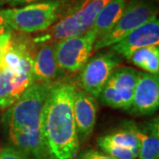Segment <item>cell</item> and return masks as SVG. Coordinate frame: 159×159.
Returning <instances> with one entry per match:
<instances>
[{
	"label": "cell",
	"mask_w": 159,
	"mask_h": 159,
	"mask_svg": "<svg viewBox=\"0 0 159 159\" xmlns=\"http://www.w3.org/2000/svg\"><path fill=\"white\" fill-rule=\"evenodd\" d=\"M75 87L52 84L41 119V133L49 159H74L80 148L74 117Z\"/></svg>",
	"instance_id": "1"
},
{
	"label": "cell",
	"mask_w": 159,
	"mask_h": 159,
	"mask_svg": "<svg viewBox=\"0 0 159 159\" xmlns=\"http://www.w3.org/2000/svg\"><path fill=\"white\" fill-rule=\"evenodd\" d=\"M157 6L148 0H130L118 22L106 33L97 37L93 51L111 47L125 36L157 16Z\"/></svg>",
	"instance_id": "5"
},
{
	"label": "cell",
	"mask_w": 159,
	"mask_h": 159,
	"mask_svg": "<svg viewBox=\"0 0 159 159\" xmlns=\"http://www.w3.org/2000/svg\"><path fill=\"white\" fill-rule=\"evenodd\" d=\"M77 159H116L111 157L102 151H98L96 149H89L83 151L77 157Z\"/></svg>",
	"instance_id": "20"
},
{
	"label": "cell",
	"mask_w": 159,
	"mask_h": 159,
	"mask_svg": "<svg viewBox=\"0 0 159 159\" xmlns=\"http://www.w3.org/2000/svg\"><path fill=\"white\" fill-rule=\"evenodd\" d=\"M135 134L140 143L139 159H158L159 157V124L158 119L149 122L137 124L127 122Z\"/></svg>",
	"instance_id": "13"
},
{
	"label": "cell",
	"mask_w": 159,
	"mask_h": 159,
	"mask_svg": "<svg viewBox=\"0 0 159 159\" xmlns=\"http://www.w3.org/2000/svg\"><path fill=\"white\" fill-rule=\"evenodd\" d=\"M6 3H8L10 6L16 7L19 6H26L32 3H35L39 0H5Z\"/></svg>",
	"instance_id": "22"
},
{
	"label": "cell",
	"mask_w": 159,
	"mask_h": 159,
	"mask_svg": "<svg viewBox=\"0 0 159 159\" xmlns=\"http://www.w3.org/2000/svg\"><path fill=\"white\" fill-rule=\"evenodd\" d=\"M97 146L116 159H137L140 151L139 140L128 123L112 133L99 137Z\"/></svg>",
	"instance_id": "9"
},
{
	"label": "cell",
	"mask_w": 159,
	"mask_h": 159,
	"mask_svg": "<svg viewBox=\"0 0 159 159\" xmlns=\"http://www.w3.org/2000/svg\"><path fill=\"white\" fill-rule=\"evenodd\" d=\"M129 61L146 73L158 74L159 45L148 46L137 50L131 55Z\"/></svg>",
	"instance_id": "18"
},
{
	"label": "cell",
	"mask_w": 159,
	"mask_h": 159,
	"mask_svg": "<svg viewBox=\"0 0 159 159\" xmlns=\"http://www.w3.org/2000/svg\"><path fill=\"white\" fill-rule=\"evenodd\" d=\"M159 45V20L157 16L133 30L123 39L111 46V51L129 60L131 55L144 47Z\"/></svg>",
	"instance_id": "11"
},
{
	"label": "cell",
	"mask_w": 159,
	"mask_h": 159,
	"mask_svg": "<svg viewBox=\"0 0 159 159\" xmlns=\"http://www.w3.org/2000/svg\"><path fill=\"white\" fill-rule=\"evenodd\" d=\"M111 0H91L80 10L55 23L33 39L34 43H51L78 36L90 30L98 13Z\"/></svg>",
	"instance_id": "4"
},
{
	"label": "cell",
	"mask_w": 159,
	"mask_h": 159,
	"mask_svg": "<svg viewBox=\"0 0 159 159\" xmlns=\"http://www.w3.org/2000/svg\"><path fill=\"white\" fill-rule=\"evenodd\" d=\"M97 109L98 105L95 97L82 89H75L74 117L80 142L85 141L94 130Z\"/></svg>",
	"instance_id": "12"
},
{
	"label": "cell",
	"mask_w": 159,
	"mask_h": 159,
	"mask_svg": "<svg viewBox=\"0 0 159 159\" xmlns=\"http://www.w3.org/2000/svg\"><path fill=\"white\" fill-rule=\"evenodd\" d=\"M121 61V57L111 50L97 54L88 60L80 74L79 85L83 91L95 98L107 82L109 77Z\"/></svg>",
	"instance_id": "8"
},
{
	"label": "cell",
	"mask_w": 159,
	"mask_h": 159,
	"mask_svg": "<svg viewBox=\"0 0 159 159\" xmlns=\"http://www.w3.org/2000/svg\"><path fill=\"white\" fill-rule=\"evenodd\" d=\"M54 43H43L34 54L32 64L33 83L51 82L58 72Z\"/></svg>",
	"instance_id": "14"
},
{
	"label": "cell",
	"mask_w": 159,
	"mask_h": 159,
	"mask_svg": "<svg viewBox=\"0 0 159 159\" xmlns=\"http://www.w3.org/2000/svg\"><path fill=\"white\" fill-rule=\"evenodd\" d=\"M128 0H111L98 13L92 29L98 36L106 33L118 22L125 11Z\"/></svg>",
	"instance_id": "16"
},
{
	"label": "cell",
	"mask_w": 159,
	"mask_h": 159,
	"mask_svg": "<svg viewBox=\"0 0 159 159\" xmlns=\"http://www.w3.org/2000/svg\"><path fill=\"white\" fill-rule=\"evenodd\" d=\"M97 37V32L90 29L83 34L54 43L58 69L67 74H75L80 71L93 53Z\"/></svg>",
	"instance_id": "6"
},
{
	"label": "cell",
	"mask_w": 159,
	"mask_h": 159,
	"mask_svg": "<svg viewBox=\"0 0 159 159\" xmlns=\"http://www.w3.org/2000/svg\"><path fill=\"white\" fill-rule=\"evenodd\" d=\"M21 95L14 74L9 70L0 68V109L6 110L11 107Z\"/></svg>",
	"instance_id": "17"
},
{
	"label": "cell",
	"mask_w": 159,
	"mask_h": 159,
	"mask_svg": "<svg viewBox=\"0 0 159 159\" xmlns=\"http://www.w3.org/2000/svg\"><path fill=\"white\" fill-rule=\"evenodd\" d=\"M11 35H12L11 30L6 33V34L0 35V58H1V56H2L3 52L5 51V49L6 48V46L8 45V43H10Z\"/></svg>",
	"instance_id": "21"
},
{
	"label": "cell",
	"mask_w": 159,
	"mask_h": 159,
	"mask_svg": "<svg viewBox=\"0 0 159 159\" xmlns=\"http://www.w3.org/2000/svg\"><path fill=\"white\" fill-rule=\"evenodd\" d=\"M9 138L14 148L27 157L34 159H49L41 130L24 133L16 130H8Z\"/></svg>",
	"instance_id": "15"
},
{
	"label": "cell",
	"mask_w": 159,
	"mask_h": 159,
	"mask_svg": "<svg viewBox=\"0 0 159 159\" xmlns=\"http://www.w3.org/2000/svg\"><path fill=\"white\" fill-rule=\"evenodd\" d=\"M138 71L127 66L114 69L100 93L102 104L112 109L128 111L133 102Z\"/></svg>",
	"instance_id": "7"
},
{
	"label": "cell",
	"mask_w": 159,
	"mask_h": 159,
	"mask_svg": "<svg viewBox=\"0 0 159 159\" xmlns=\"http://www.w3.org/2000/svg\"><path fill=\"white\" fill-rule=\"evenodd\" d=\"M63 0H45L21 7L0 10L11 29L20 33L43 32L57 22L63 10Z\"/></svg>",
	"instance_id": "3"
},
{
	"label": "cell",
	"mask_w": 159,
	"mask_h": 159,
	"mask_svg": "<svg viewBox=\"0 0 159 159\" xmlns=\"http://www.w3.org/2000/svg\"><path fill=\"white\" fill-rule=\"evenodd\" d=\"M158 106V74L138 72L133 102L128 111L136 116H148L156 112Z\"/></svg>",
	"instance_id": "10"
},
{
	"label": "cell",
	"mask_w": 159,
	"mask_h": 159,
	"mask_svg": "<svg viewBox=\"0 0 159 159\" xmlns=\"http://www.w3.org/2000/svg\"><path fill=\"white\" fill-rule=\"evenodd\" d=\"M11 29L9 28V26L7 25V23L6 22L5 19L3 18V16L0 13V35L6 34L7 32L11 31Z\"/></svg>",
	"instance_id": "23"
},
{
	"label": "cell",
	"mask_w": 159,
	"mask_h": 159,
	"mask_svg": "<svg viewBox=\"0 0 159 159\" xmlns=\"http://www.w3.org/2000/svg\"><path fill=\"white\" fill-rule=\"evenodd\" d=\"M51 82L33 83L4 114L8 130L32 133L41 130V119Z\"/></svg>",
	"instance_id": "2"
},
{
	"label": "cell",
	"mask_w": 159,
	"mask_h": 159,
	"mask_svg": "<svg viewBox=\"0 0 159 159\" xmlns=\"http://www.w3.org/2000/svg\"><path fill=\"white\" fill-rule=\"evenodd\" d=\"M0 159H28L14 147H5L0 149Z\"/></svg>",
	"instance_id": "19"
}]
</instances>
